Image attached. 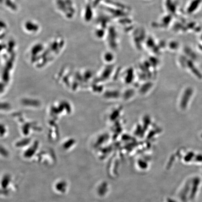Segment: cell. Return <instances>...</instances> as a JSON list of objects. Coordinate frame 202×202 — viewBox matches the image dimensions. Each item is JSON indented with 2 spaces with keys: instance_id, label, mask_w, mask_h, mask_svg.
<instances>
[{
  "instance_id": "obj_1",
  "label": "cell",
  "mask_w": 202,
  "mask_h": 202,
  "mask_svg": "<svg viewBox=\"0 0 202 202\" xmlns=\"http://www.w3.org/2000/svg\"><path fill=\"white\" fill-rule=\"evenodd\" d=\"M202 0H191L186 7L185 12L187 14H193L197 12L202 5Z\"/></svg>"
}]
</instances>
